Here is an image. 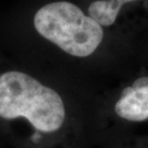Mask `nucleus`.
Segmentation results:
<instances>
[{
  "instance_id": "f257e3e1",
  "label": "nucleus",
  "mask_w": 148,
  "mask_h": 148,
  "mask_svg": "<svg viewBox=\"0 0 148 148\" xmlns=\"http://www.w3.org/2000/svg\"><path fill=\"white\" fill-rule=\"evenodd\" d=\"M32 22L36 40L27 45L23 63L94 95L107 55L105 28L68 0L43 4Z\"/></svg>"
},
{
  "instance_id": "f03ea898",
  "label": "nucleus",
  "mask_w": 148,
  "mask_h": 148,
  "mask_svg": "<svg viewBox=\"0 0 148 148\" xmlns=\"http://www.w3.org/2000/svg\"><path fill=\"white\" fill-rule=\"evenodd\" d=\"M141 0H93L87 7L86 12L101 27H113L119 17L123 7Z\"/></svg>"
},
{
  "instance_id": "7ed1b4c3",
  "label": "nucleus",
  "mask_w": 148,
  "mask_h": 148,
  "mask_svg": "<svg viewBox=\"0 0 148 148\" xmlns=\"http://www.w3.org/2000/svg\"><path fill=\"white\" fill-rule=\"evenodd\" d=\"M106 148H148V138H121L110 136L101 140Z\"/></svg>"
}]
</instances>
